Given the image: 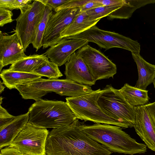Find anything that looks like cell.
Here are the masks:
<instances>
[{"mask_svg":"<svg viewBox=\"0 0 155 155\" xmlns=\"http://www.w3.org/2000/svg\"><path fill=\"white\" fill-rule=\"evenodd\" d=\"M76 119L68 126L53 129L46 143V155H111L112 152L90 137Z\"/></svg>","mask_w":155,"mask_h":155,"instance_id":"6da1fadb","label":"cell"},{"mask_svg":"<svg viewBox=\"0 0 155 155\" xmlns=\"http://www.w3.org/2000/svg\"><path fill=\"white\" fill-rule=\"evenodd\" d=\"M80 127L90 137L112 152L133 155L147 151L146 145L137 142L119 127L102 124L88 125L81 122Z\"/></svg>","mask_w":155,"mask_h":155,"instance_id":"7a4b0ae2","label":"cell"},{"mask_svg":"<svg viewBox=\"0 0 155 155\" xmlns=\"http://www.w3.org/2000/svg\"><path fill=\"white\" fill-rule=\"evenodd\" d=\"M15 89L24 99L36 101L48 93L54 92L61 96L76 97L91 93V86L66 79H46L41 78L17 85Z\"/></svg>","mask_w":155,"mask_h":155,"instance_id":"3957f363","label":"cell"},{"mask_svg":"<svg viewBox=\"0 0 155 155\" xmlns=\"http://www.w3.org/2000/svg\"><path fill=\"white\" fill-rule=\"evenodd\" d=\"M28 123L44 128L69 126L77 119L66 102L41 99L28 109Z\"/></svg>","mask_w":155,"mask_h":155,"instance_id":"277c9868","label":"cell"},{"mask_svg":"<svg viewBox=\"0 0 155 155\" xmlns=\"http://www.w3.org/2000/svg\"><path fill=\"white\" fill-rule=\"evenodd\" d=\"M101 91L99 89L80 96L66 97V102L78 120L127 128L122 123L106 114L99 106L97 100Z\"/></svg>","mask_w":155,"mask_h":155,"instance_id":"5b68a950","label":"cell"},{"mask_svg":"<svg viewBox=\"0 0 155 155\" xmlns=\"http://www.w3.org/2000/svg\"><path fill=\"white\" fill-rule=\"evenodd\" d=\"M97 103L109 116L124 124L127 128L134 127L135 121L134 107L126 101L119 90L107 85L102 90Z\"/></svg>","mask_w":155,"mask_h":155,"instance_id":"8992f818","label":"cell"},{"mask_svg":"<svg viewBox=\"0 0 155 155\" xmlns=\"http://www.w3.org/2000/svg\"><path fill=\"white\" fill-rule=\"evenodd\" d=\"M65 38L85 40L95 43L106 50L118 48L134 54H139L140 50V45L137 41L118 33L101 29L96 25L78 34Z\"/></svg>","mask_w":155,"mask_h":155,"instance_id":"52a82bcc","label":"cell"},{"mask_svg":"<svg viewBox=\"0 0 155 155\" xmlns=\"http://www.w3.org/2000/svg\"><path fill=\"white\" fill-rule=\"evenodd\" d=\"M49 131L28 123L8 146L24 155H46V145Z\"/></svg>","mask_w":155,"mask_h":155,"instance_id":"ba28073f","label":"cell"},{"mask_svg":"<svg viewBox=\"0 0 155 155\" xmlns=\"http://www.w3.org/2000/svg\"><path fill=\"white\" fill-rule=\"evenodd\" d=\"M46 7L40 0H34L16 19L15 32L18 35L25 52L34 41Z\"/></svg>","mask_w":155,"mask_h":155,"instance_id":"9c48e42d","label":"cell"},{"mask_svg":"<svg viewBox=\"0 0 155 155\" xmlns=\"http://www.w3.org/2000/svg\"><path fill=\"white\" fill-rule=\"evenodd\" d=\"M76 52L84 61L96 81L113 78L116 74V64L101 52L88 44Z\"/></svg>","mask_w":155,"mask_h":155,"instance_id":"30bf717a","label":"cell"},{"mask_svg":"<svg viewBox=\"0 0 155 155\" xmlns=\"http://www.w3.org/2000/svg\"><path fill=\"white\" fill-rule=\"evenodd\" d=\"M80 12V8H75L61 9L52 14L48 21L43 36V49L56 44L62 39L61 33Z\"/></svg>","mask_w":155,"mask_h":155,"instance_id":"8fae6325","label":"cell"},{"mask_svg":"<svg viewBox=\"0 0 155 155\" xmlns=\"http://www.w3.org/2000/svg\"><path fill=\"white\" fill-rule=\"evenodd\" d=\"M134 108L135 131L147 146L155 151V102Z\"/></svg>","mask_w":155,"mask_h":155,"instance_id":"7c38bea8","label":"cell"},{"mask_svg":"<svg viewBox=\"0 0 155 155\" xmlns=\"http://www.w3.org/2000/svg\"><path fill=\"white\" fill-rule=\"evenodd\" d=\"M27 56L16 32L9 35L0 31V72L3 67L12 65Z\"/></svg>","mask_w":155,"mask_h":155,"instance_id":"4fadbf2b","label":"cell"},{"mask_svg":"<svg viewBox=\"0 0 155 155\" xmlns=\"http://www.w3.org/2000/svg\"><path fill=\"white\" fill-rule=\"evenodd\" d=\"M88 42L82 39L63 38L50 47L44 54L51 61L61 66L65 64L75 51L88 44Z\"/></svg>","mask_w":155,"mask_h":155,"instance_id":"5bb4252c","label":"cell"},{"mask_svg":"<svg viewBox=\"0 0 155 155\" xmlns=\"http://www.w3.org/2000/svg\"><path fill=\"white\" fill-rule=\"evenodd\" d=\"M66 79L80 84L91 86L96 81L83 60L75 52L65 64Z\"/></svg>","mask_w":155,"mask_h":155,"instance_id":"9a60e30c","label":"cell"},{"mask_svg":"<svg viewBox=\"0 0 155 155\" xmlns=\"http://www.w3.org/2000/svg\"><path fill=\"white\" fill-rule=\"evenodd\" d=\"M28 121V112L0 129V149L9 146Z\"/></svg>","mask_w":155,"mask_h":155,"instance_id":"2e32d148","label":"cell"},{"mask_svg":"<svg viewBox=\"0 0 155 155\" xmlns=\"http://www.w3.org/2000/svg\"><path fill=\"white\" fill-rule=\"evenodd\" d=\"M132 55L136 64L138 72V79L135 87L146 90L147 87L153 82L155 78V65L147 61L140 54Z\"/></svg>","mask_w":155,"mask_h":155,"instance_id":"e0dca14e","label":"cell"},{"mask_svg":"<svg viewBox=\"0 0 155 155\" xmlns=\"http://www.w3.org/2000/svg\"><path fill=\"white\" fill-rule=\"evenodd\" d=\"M101 19H91L85 12H80L61 33L62 39L78 34L96 24Z\"/></svg>","mask_w":155,"mask_h":155,"instance_id":"ac0fdd59","label":"cell"},{"mask_svg":"<svg viewBox=\"0 0 155 155\" xmlns=\"http://www.w3.org/2000/svg\"><path fill=\"white\" fill-rule=\"evenodd\" d=\"M0 76L3 84L9 89H15L16 86L18 85L42 77L32 73L12 71L8 69L2 70L1 72Z\"/></svg>","mask_w":155,"mask_h":155,"instance_id":"d6986e66","label":"cell"},{"mask_svg":"<svg viewBox=\"0 0 155 155\" xmlns=\"http://www.w3.org/2000/svg\"><path fill=\"white\" fill-rule=\"evenodd\" d=\"M119 91L127 102L134 107L145 105L149 101L148 91L136 88L127 83H125Z\"/></svg>","mask_w":155,"mask_h":155,"instance_id":"ffe728a7","label":"cell"},{"mask_svg":"<svg viewBox=\"0 0 155 155\" xmlns=\"http://www.w3.org/2000/svg\"><path fill=\"white\" fill-rule=\"evenodd\" d=\"M155 3V0H125L124 4L107 16L109 20L127 19L130 18L137 9L147 4Z\"/></svg>","mask_w":155,"mask_h":155,"instance_id":"44dd1931","label":"cell"},{"mask_svg":"<svg viewBox=\"0 0 155 155\" xmlns=\"http://www.w3.org/2000/svg\"><path fill=\"white\" fill-rule=\"evenodd\" d=\"M47 58L44 54L27 56L12 64L8 69L12 71L31 73Z\"/></svg>","mask_w":155,"mask_h":155,"instance_id":"7402d4cb","label":"cell"},{"mask_svg":"<svg viewBox=\"0 0 155 155\" xmlns=\"http://www.w3.org/2000/svg\"><path fill=\"white\" fill-rule=\"evenodd\" d=\"M48 58L32 73L38 74L42 77H46L49 79H58L63 76L59 69L58 66L50 61Z\"/></svg>","mask_w":155,"mask_h":155,"instance_id":"603a6c76","label":"cell"},{"mask_svg":"<svg viewBox=\"0 0 155 155\" xmlns=\"http://www.w3.org/2000/svg\"><path fill=\"white\" fill-rule=\"evenodd\" d=\"M52 10L46 6L45 11L39 24L34 41L32 44L37 51L42 47V41L47 24L50 16L53 13Z\"/></svg>","mask_w":155,"mask_h":155,"instance_id":"cb8c5ba5","label":"cell"},{"mask_svg":"<svg viewBox=\"0 0 155 155\" xmlns=\"http://www.w3.org/2000/svg\"><path fill=\"white\" fill-rule=\"evenodd\" d=\"M122 5L119 6L103 5L87 10L85 12L91 19L97 20L101 19L102 18L106 16H107L112 12L119 9Z\"/></svg>","mask_w":155,"mask_h":155,"instance_id":"d4e9b609","label":"cell"},{"mask_svg":"<svg viewBox=\"0 0 155 155\" xmlns=\"http://www.w3.org/2000/svg\"><path fill=\"white\" fill-rule=\"evenodd\" d=\"M18 117L10 114L8 111L0 105V129L7 125L15 120Z\"/></svg>","mask_w":155,"mask_h":155,"instance_id":"484cf974","label":"cell"},{"mask_svg":"<svg viewBox=\"0 0 155 155\" xmlns=\"http://www.w3.org/2000/svg\"><path fill=\"white\" fill-rule=\"evenodd\" d=\"M90 0H69L55 10V12L59 10L67 8H80L88 2Z\"/></svg>","mask_w":155,"mask_h":155,"instance_id":"4316f807","label":"cell"},{"mask_svg":"<svg viewBox=\"0 0 155 155\" xmlns=\"http://www.w3.org/2000/svg\"><path fill=\"white\" fill-rule=\"evenodd\" d=\"M13 14L11 11L0 8V26L3 27L5 25L12 22Z\"/></svg>","mask_w":155,"mask_h":155,"instance_id":"83f0119b","label":"cell"},{"mask_svg":"<svg viewBox=\"0 0 155 155\" xmlns=\"http://www.w3.org/2000/svg\"><path fill=\"white\" fill-rule=\"evenodd\" d=\"M0 8L10 11L21 8L20 0H0Z\"/></svg>","mask_w":155,"mask_h":155,"instance_id":"f1b7e54d","label":"cell"},{"mask_svg":"<svg viewBox=\"0 0 155 155\" xmlns=\"http://www.w3.org/2000/svg\"><path fill=\"white\" fill-rule=\"evenodd\" d=\"M43 3L52 10H55L57 8L61 6L69 0H40Z\"/></svg>","mask_w":155,"mask_h":155,"instance_id":"f546056e","label":"cell"},{"mask_svg":"<svg viewBox=\"0 0 155 155\" xmlns=\"http://www.w3.org/2000/svg\"><path fill=\"white\" fill-rule=\"evenodd\" d=\"M96 1L103 5L107 6H119L122 5L125 0H95Z\"/></svg>","mask_w":155,"mask_h":155,"instance_id":"4dcf8cb0","label":"cell"},{"mask_svg":"<svg viewBox=\"0 0 155 155\" xmlns=\"http://www.w3.org/2000/svg\"><path fill=\"white\" fill-rule=\"evenodd\" d=\"M102 6L103 5L96 2L95 0H90L89 2L80 8V11L85 12L87 10Z\"/></svg>","mask_w":155,"mask_h":155,"instance_id":"1f68e13d","label":"cell"},{"mask_svg":"<svg viewBox=\"0 0 155 155\" xmlns=\"http://www.w3.org/2000/svg\"><path fill=\"white\" fill-rule=\"evenodd\" d=\"M0 155H24L17 149L7 146L0 150Z\"/></svg>","mask_w":155,"mask_h":155,"instance_id":"d6a6232c","label":"cell"},{"mask_svg":"<svg viewBox=\"0 0 155 155\" xmlns=\"http://www.w3.org/2000/svg\"><path fill=\"white\" fill-rule=\"evenodd\" d=\"M3 83L1 81H0V93L1 94L4 91V89L5 88V87L3 85Z\"/></svg>","mask_w":155,"mask_h":155,"instance_id":"836d02e7","label":"cell"},{"mask_svg":"<svg viewBox=\"0 0 155 155\" xmlns=\"http://www.w3.org/2000/svg\"><path fill=\"white\" fill-rule=\"evenodd\" d=\"M2 99H3V98L2 97H0V104H1L2 103Z\"/></svg>","mask_w":155,"mask_h":155,"instance_id":"e575fe53","label":"cell"},{"mask_svg":"<svg viewBox=\"0 0 155 155\" xmlns=\"http://www.w3.org/2000/svg\"><path fill=\"white\" fill-rule=\"evenodd\" d=\"M153 85H154V87L155 88V78L154 79V81L153 82Z\"/></svg>","mask_w":155,"mask_h":155,"instance_id":"d590c367","label":"cell"}]
</instances>
